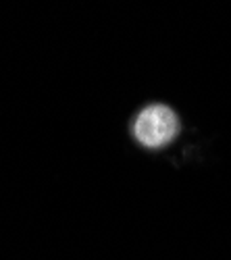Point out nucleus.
<instances>
[{"label":"nucleus","instance_id":"f257e3e1","mask_svg":"<svg viewBox=\"0 0 231 260\" xmlns=\"http://www.w3.org/2000/svg\"><path fill=\"white\" fill-rule=\"evenodd\" d=\"M181 117L171 104H144L129 121V134L138 146L150 152H160L177 142L181 136Z\"/></svg>","mask_w":231,"mask_h":260}]
</instances>
